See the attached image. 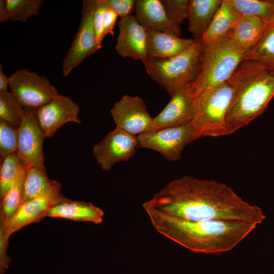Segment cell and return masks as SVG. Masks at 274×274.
<instances>
[{
  "label": "cell",
  "instance_id": "obj_1",
  "mask_svg": "<svg viewBox=\"0 0 274 274\" xmlns=\"http://www.w3.org/2000/svg\"><path fill=\"white\" fill-rule=\"evenodd\" d=\"M188 221L233 220L261 224V209L245 201L225 183L184 176L169 182L143 203Z\"/></svg>",
  "mask_w": 274,
  "mask_h": 274
},
{
  "label": "cell",
  "instance_id": "obj_2",
  "mask_svg": "<svg viewBox=\"0 0 274 274\" xmlns=\"http://www.w3.org/2000/svg\"><path fill=\"white\" fill-rule=\"evenodd\" d=\"M143 207L157 232L197 253L219 254L229 251L258 225L233 220H184L143 204Z\"/></svg>",
  "mask_w": 274,
  "mask_h": 274
},
{
  "label": "cell",
  "instance_id": "obj_3",
  "mask_svg": "<svg viewBox=\"0 0 274 274\" xmlns=\"http://www.w3.org/2000/svg\"><path fill=\"white\" fill-rule=\"evenodd\" d=\"M233 95L227 115L230 134L260 116L274 97V71L246 59L228 80Z\"/></svg>",
  "mask_w": 274,
  "mask_h": 274
},
{
  "label": "cell",
  "instance_id": "obj_4",
  "mask_svg": "<svg viewBox=\"0 0 274 274\" xmlns=\"http://www.w3.org/2000/svg\"><path fill=\"white\" fill-rule=\"evenodd\" d=\"M202 45V44H201ZM200 69L189 88L194 97L228 81L248 52L227 37L202 45Z\"/></svg>",
  "mask_w": 274,
  "mask_h": 274
},
{
  "label": "cell",
  "instance_id": "obj_5",
  "mask_svg": "<svg viewBox=\"0 0 274 274\" xmlns=\"http://www.w3.org/2000/svg\"><path fill=\"white\" fill-rule=\"evenodd\" d=\"M202 46L200 40L172 57L143 62L148 76L172 96L196 79L200 66Z\"/></svg>",
  "mask_w": 274,
  "mask_h": 274
},
{
  "label": "cell",
  "instance_id": "obj_6",
  "mask_svg": "<svg viewBox=\"0 0 274 274\" xmlns=\"http://www.w3.org/2000/svg\"><path fill=\"white\" fill-rule=\"evenodd\" d=\"M232 95V87L227 81L195 97L192 123L196 139L230 134L226 118Z\"/></svg>",
  "mask_w": 274,
  "mask_h": 274
},
{
  "label": "cell",
  "instance_id": "obj_7",
  "mask_svg": "<svg viewBox=\"0 0 274 274\" xmlns=\"http://www.w3.org/2000/svg\"><path fill=\"white\" fill-rule=\"evenodd\" d=\"M10 91L25 109L36 110L59 94L48 78L27 68L9 77Z\"/></svg>",
  "mask_w": 274,
  "mask_h": 274
},
{
  "label": "cell",
  "instance_id": "obj_8",
  "mask_svg": "<svg viewBox=\"0 0 274 274\" xmlns=\"http://www.w3.org/2000/svg\"><path fill=\"white\" fill-rule=\"evenodd\" d=\"M137 138L139 148L158 152L172 161L179 160L185 147L196 139L192 122L181 126L148 131Z\"/></svg>",
  "mask_w": 274,
  "mask_h": 274
},
{
  "label": "cell",
  "instance_id": "obj_9",
  "mask_svg": "<svg viewBox=\"0 0 274 274\" xmlns=\"http://www.w3.org/2000/svg\"><path fill=\"white\" fill-rule=\"evenodd\" d=\"M61 183L52 180L49 186L39 196L21 204L16 213L5 221V234L9 238L14 232L33 223H39L47 217L50 210L68 199L61 191Z\"/></svg>",
  "mask_w": 274,
  "mask_h": 274
},
{
  "label": "cell",
  "instance_id": "obj_10",
  "mask_svg": "<svg viewBox=\"0 0 274 274\" xmlns=\"http://www.w3.org/2000/svg\"><path fill=\"white\" fill-rule=\"evenodd\" d=\"M95 7L96 0L82 2L79 28L62 61V72L64 76H67L86 58L100 49L97 45L93 23Z\"/></svg>",
  "mask_w": 274,
  "mask_h": 274
},
{
  "label": "cell",
  "instance_id": "obj_11",
  "mask_svg": "<svg viewBox=\"0 0 274 274\" xmlns=\"http://www.w3.org/2000/svg\"><path fill=\"white\" fill-rule=\"evenodd\" d=\"M45 138L37 121L35 110L25 109L18 127L17 153L26 169L35 167L46 171L43 154Z\"/></svg>",
  "mask_w": 274,
  "mask_h": 274
},
{
  "label": "cell",
  "instance_id": "obj_12",
  "mask_svg": "<svg viewBox=\"0 0 274 274\" xmlns=\"http://www.w3.org/2000/svg\"><path fill=\"white\" fill-rule=\"evenodd\" d=\"M139 148L137 136L116 127L94 145L93 156L105 171H110L117 162L128 161Z\"/></svg>",
  "mask_w": 274,
  "mask_h": 274
},
{
  "label": "cell",
  "instance_id": "obj_13",
  "mask_svg": "<svg viewBox=\"0 0 274 274\" xmlns=\"http://www.w3.org/2000/svg\"><path fill=\"white\" fill-rule=\"evenodd\" d=\"M110 113L116 127L135 136L148 131L153 121L145 102L138 96H122Z\"/></svg>",
  "mask_w": 274,
  "mask_h": 274
},
{
  "label": "cell",
  "instance_id": "obj_14",
  "mask_svg": "<svg viewBox=\"0 0 274 274\" xmlns=\"http://www.w3.org/2000/svg\"><path fill=\"white\" fill-rule=\"evenodd\" d=\"M80 107L68 96L59 94L35 110L38 124L46 138H51L68 122L80 124Z\"/></svg>",
  "mask_w": 274,
  "mask_h": 274
},
{
  "label": "cell",
  "instance_id": "obj_15",
  "mask_svg": "<svg viewBox=\"0 0 274 274\" xmlns=\"http://www.w3.org/2000/svg\"><path fill=\"white\" fill-rule=\"evenodd\" d=\"M189 85L180 89L171 96L170 100L164 109L153 118L148 131L181 126L192 122L195 97Z\"/></svg>",
  "mask_w": 274,
  "mask_h": 274
},
{
  "label": "cell",
  "instance_id": "obj_16",
  "mask_svg": "<svg viewBox=\"0 0 274 274\" xmlns=\"http://www.w3.org/2000/svg\"><path fill=\"white\" fill-rule=\"evenodd\" d=\"M119 33L115 49L123 57H130L143 62L147 60L146 28L135 16L130 15L120 18L118 22Z\"/></svg>",
  "mask_w": 274,
  "mask_h": 274
},
{
  "label": "cell",
  "instance_id": "obj_17",
  "mask_svg": "<svg viewBox=\"0 0 274 274\" xmlns=\"http://www.w3.org/2000/svg\"><path fill=\"white\" fill-rule=\"evenodd\" d=\"M135 13L137 21L146 29L181 35V27L170 21L161 0H137Z\"/></svg>",
  "mask_w": 274,
  "mask_h": 274
},
{
  "label": "cell",
  "instance_id": "obj_18",
  "mask_svg": "<svg viewBox=\"0 0 274 274\" xmlns=\"http://www.w3.org/2000/svg\"><path fill=\"white\" fill-rule=\"evenodd\" d=\"M147 60L172 57L188 49L199 40L146 29Z\"/></svg>",
  "mask_w": 274,
  "mask_h": 274
},
{
  "label": "cell",
  "instance_id": "obj_19",
  "mask_svg": "<svg viewBox=\"0 0 274 274\" xmlns=\"http://www.w3.org/2000/svg\"><path fill=\"white\" fill-rule=\"evenodd\" d=\"M104 212L91 202L67 199L53 207L47 217L77 221H88L95 224L102 222Z\"/></svg>",
  "mask_w": 274,
  "mask_h": 274
},
{
  "label": "cell",
  "instance_id": "obj_20",
  "mask_svg": "<svg viewBox=\"0 0 274 274\" xmlns=\"http://www.w3.org/2000/svg\"><path fill=\"white\" fill-rule=\"evenodd\" d=\"M222 0H190L188 29L195 39L200 40L208 28Z\"/></svg>",
  "mask_w": 274,
  "mask_h": 274
},
{
  "label": "cell",
  "instance_id": "obj_21",
  "mask_svg": "<svg viewBox=\"0 0 274 274\" xmlns=\"http://www.w3.org/2000/svg\"><path fill=\"white\" fill-rule=\"evenodd\" d=\"M240 16L227 0H222L208 28L200 40L201 44L204 45L229 36Z\"/></svg>",
  "mask_w": 274,
  "mask_h": 274
},
{
  "label": "cell",
  "instance_id": "obj_22",
  "mask_svg": "<svg viewBox=\"0 0 274 274\" xmlns=\"http://www.w3.org/2000/svg\"><path fill=\"white\" fill-rule=\"evenodd\" d=\"M267 28L260 18L253 16H241L231 33L233 40L248 53L260 40Z\"/></svg>",
  "mask_w": 274,
  "mask_h": 274
},
{
  "label": "cell",
  "instance_id": "obj_23",
  "mask_svg": "<svg viewBox=\"0 0 274 274\" xmlns=\"http://www.w3.org/2000/svg\"><path fill=\"white\" fill-rule=\"evenodd\" d=\"M240 16L258 17L267 24L274 14L273 0H227Z\"/></svg>",
  "mask_w": 274,
  "mask_h": 274
},
{
  "label": "cell",
  "instance_id": "obj_24",
  "mask_svg": "<svg viewBox=\"0 0 274 274\" xmlns=\"http://www.w3.org/2000/svg\"><path fill=\"white\" fill-rule=\"evenodd\" d=\"M51 181L48 177L46 171L35 167L26 169L21 204L41 195L49 186Z\"/></svg>",
  "mask_w": 274,
  "mask_h": 274
},
{
  "label": "cell",
  "instance_id": "obj_25",
  "mask_svg": "<svg viewBox=\"0 0 274 274\" xmlns=\"http://www.w3.org/2000/svg\"><path fill=\"white\" fill-rule=\"evenodd\" d=\"M246 59L259 62L274 71V27H267L260 40L248 52Z\"/></svg>",
  "mask_w": 274,
  "mask_h": 274
},
{
  "label": "cell",
  "instance_id": "obj_26",
  "mask_svg": "<svg viewBox=\"0 0 274 274\" xmlns=\"http://www.w3.org/2000/svg\"><path fill=\"white\" fill-rule=\"evenodd\" d=\"M26 168L22 163L15 180L6 196L1 200V213L6 221L9 220L21 205L22 186Z\"/></svg>",
  "mask_w": 274,
  "mask_h": 274
},
{
  "label": "cell",
  "instance_id": "obj_27",
  "mask_svg": "<svg viewBox=\"0 0 274 274\" xmlns=\"http://www.w3.org/2000/svg\"><path fill=\"white\" fill-rule=\"evenodd\" d=\"M25 109L10 91L0 92V120L18 128Z\"/></svg>",
  "mask_w": 274,
  "mask_h": 274
},
{
  "label": "cell",
  "instance_id": "obj_28",
  "mask_svg": "<svg viewBox=\"0 0 274 274\" xmlns=\"http://www.w3.org/2000/svg\"><path fill=\"white\" fill-rule=\"evenodd\" d=\"M42 0H6L10 20L25 22L38 15Z\"/></svg>",
  "mask_w": 274,
  "mask_h": 274
},
{
  "label": "cell",
  "instance_id": "obj_29",
  "mask_svg": "<svg viewBox=\"0 0 274 274\" xmlns=\"http://www.w3.org/2000/svg\"><path fill=\"white\" fill-rule=\"evenodd\" d=\"M0 169V196L1 200L7 195L22 163L17 152L1 160Z\"/></svg>",
  "mask_w": 274,
  "mask_h": 274
},
{
  "label": "cell",
  "instance_id": "obj_30",
  "mask_svg": "<svg viewBox=\"0 0 274 274\" xmlns=\"http://www.w3.org/2000/svg\"><path fill=\"white\" fill-rule=\"evenodd\" d=\"M18 128L0 120V155L1 159L17 152Z\"/></svg>",
  "mask_w": 274,
  "mask_h": 274
},
{
  "label": "cell",
  "instance_id": "obj_31",
  "mask_svg": "<svg viewBox=\"0 0 274 274\" xmlns=\"http://www.w3.org/2000/svg\"><path fill=\"white\" fill-rule=\"evenodd\" d=\"M170 21L180 27L188 18L190 0H161Z\"/></svg>",
  "mask_w": 274,
  "mask_h": 274
},
{
  "label": "cell",
  "instance_id": "obj_32",
  "mask_svg": "<svg viewBox=\"0 0 274 274\" xmlns=\"http://www.w3.org/2000/svg\"><path fill=\"white\" fill-rule=\"evenodd\" d=\"M108 7L106 0H96V7L94 14L93 23L96 35L97 45L101 48L103 37L104 14Z\"/></svg>",
  "mask_w": 274,
  "mask_h": 274
},
{
  "label": "cell",
  "instance_id": "obj_33",
  "mask_svg": "<svg viewBox=\"0 0 274 274\" xmlns=\"http://www.w3.org/2000/svg\"><path fill=\"white\" fill-rule=\"evenodd\" d=\"M5 218L0 215V272L3 273L8 267L11 259L7 255L9 238L5 234Z\"/></svg>",
  "mask_w": 274,
  "mask_h": 274
},
{
  "label": "cell",
  "instance_id": "obj_34",
  "mask_svg": "<svg viewBox=\"0 0 274 274\" xmlns=\"http://www.w3.org/2000/svg\"><path fill=\"white\" fill-rule=\"evenodd\" d=\"M106 2L120 18L132 15V12L135 10L136 1L134 0H106Z\"/></svg>",
  "mask_w": 274,
  "mask_h": 274
},
{
  "label": "cell",
  "instance_id": "obj_35",
  "mask_svg": "<svg viewBox=\"0 0 274 274\" xmlns=\"http://www.w3.org/2000/svg\"><path fill=\"white\" fill-rule=\"evenodd\" d=\"M108 5V4H107ZM118 15L108 5L106 8L103 17V37L108 35H114V28Z\"/></svg>",
  "mask_w": 274,
  "mask_h": 274
},
{
  "label": "cell",
  "instance_id": "obj_36",
  "mask_svg": "<svg viewBox=\"0 0 274 274\" xmlns=\"http://www.w3.org/2000/svg\"><path fill=\"white\" fill-rule=\"evenodd\" d=\"M9 77L7 76L3 71L2 64H0V92L8 91L9 87Z\"/></svg>",
  "mask_w": 274,
  "mask_h": 274
},
{
  "label": "cell",
  "instance_id": "obj_37",
  "mask_svg": "<svg viewBox=\"0 0 274 274\" xmlns=\"http://www.w3.org/2000/svg\"><path fill=\"white\" fill-rule=\"evenodd\" d=\"M10 20L7 6L6 0L0 1V22H3Z\"/></svg>",
  "mask_w": 274,
  "mask_h": 274
},
{
  "label": "cell",
  "instance_id": "obj_38",
  "mask_svg": "<svg viewBox=\"0 0 274 274\" xmlns=\"http://www.w3.org/2000/svg\"><path fill=\"white\" fill-rule=\"evenodd\" d=\"M267 27H274V14L266 24Z\"/></svg>",
  "mask_w": 274,
  "mask_h": 274
}]
</instances>
